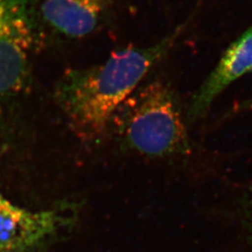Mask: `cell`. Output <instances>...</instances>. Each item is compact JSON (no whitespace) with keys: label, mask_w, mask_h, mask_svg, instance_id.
<instances>
[{"label":"cell","mask_w":252,"mask_h":252,"mask_svg":"<svg viewBox=\"0 0 252 252\" xmlns=\"http://www.w3.org/2000/svg\"><path fill=\"white\" fill-rule=\"evenodd\" d=\"M183 29L178 27L153 45L115 51L105 63L63 73L54 98L80 138L94 141L104 135L118 108L170 52Z\"/></svg>","instance_id":"cell-1"},{"label":"cell","mask_w":252,"mask_h":252,"mask_svg":"<svg viewBox=\"0 0 252 252\" xmlns=\"http://www.w3.org/2000/svg\"><path fill=\"white\" fill-rule=\"evenodd\" d=\"M110 124L124 144L145 156L162 158L190 151L180 102L162 81L138 87L118 108Z\"/></svg>","instance_id":"cell-2"},{"label":"cell","mask_w":252,"mask_h":252,"mask_svg":"<svg viewBox=\"0 0 252 252\" xmlns=\"http://www.w3.org/2000/svg\"><path fill=\"white\" fill-rule=\"evenodd\" d=\"M36 34L29 0H0V97L17 94L27 84Z\"/></svg>","instance_id":"cell-3"},{"label":"cell","mask_w":252,"mask_h":252,"mask_svg":"<svg viewBox=\"0 0 252 252\" xmlns=\"http://www.w3.org/2000/svg\"><path fill=\"white\" fill-rule=\"evenodd\" d=\"M76 207L67 203L32 211L13 204L0 189V252L39 250L71 224Z\"/></svg>","instance_id":"cell-4"},{"label":"cell","mask_w":252,"mask_h":252,"mask_svg":"<svg viewBox=\"0 0 252 252\" xmlns=\"http://www.w3.org/2000/svg\"><path fill=\"white\" fill-rule=\"evenodd\" d=\"M252 72V27L228 47L220 60L190 100L188 118L205 116L217 97L246 74Z\"/></svg>","instance_id":"cell-5"},{"label":"cell","mask_w":252,"mask_h":252,"mask_svg":"<svg viewBox=\"0 0 252 252\" xmlns=\"http://www.w3.org/2000/svg\"><path fill=\"white\" fill-rule=\"evenodd\" d=\"M108 8V0H43L40 14L56 33L81 38L100 27Z\"/></svg>","instance_id":"cell-6"},{"label":"cell","mask_w":252,"mask_h":252,"mask_svg":"<svg viewBox=\"0 0 252 252\" xmlns=\"http://www.w3.org/2000/svg\"><path fill=\"white\" fill-rule=\"evenodd\" d=\"M241 208L244 224L252 243V189L244 196Z\"/></svg>","instance_id":"cell-7"}]
</instances>
